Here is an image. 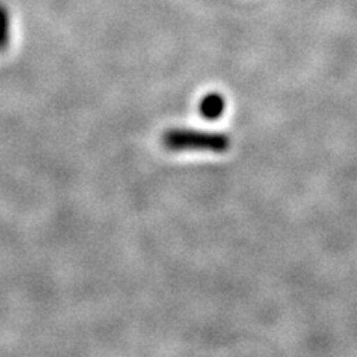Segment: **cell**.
<instances>
[{"mask_svg": "<svg viewBox=\"0 0 357 357\" xmlns=\"http://www.w3.org/2000/svg\"><path fill=\"white\" fill-rule=\"evenodd\" d=\"M161 143L169 151H204L223 153L231 146V139L223 132L201 131L188 128L167 130L161 136Z\"/></svg>", "mask_w": 357, "mask_h": 357, "instance_id": "1", "label": "cell"}, {"mask_svg": "<svg viewBox=\"0 0 357 357\" xmlns=\"http://www.w3.org/2000/svg\"><path fill=\"white\" fill-rule=\"evenodd\" d=\"M227 102L222 94L219 93H208L198 103L199 115L207 121H216L219 119L223 112H225Z\"/></svg>", "mask_w": 357, "mask_h": 357, "instance_id": "2", "label": "cell"}, {"mask_svg": "<svg viewBox=\"0 0 357 357\" xmlns=\"http://www.w3.org/2000/svg\"><path fill=\"white\" fill-rule=\"evenodd\" d=\"M10 40V15L6 5L0 3V52H3Z\"/></svg>", "mask_w": 357, "mask_h": 357, "instance_id": "3", "label": "cell"}]
</instances>
